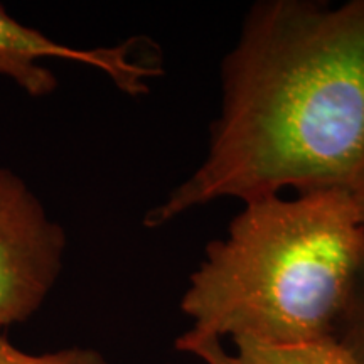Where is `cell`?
I'll list each match as a JSON object with an SVG mask.
<instances>
[{"label": "cell", "instance_id": "1", "mask_svg": "<svg viewBox=\"0 0 364 364\" xmlns=\"http://www.w3.org/2000/svg\"><path fill=\"white\" fill-rule=\"evenodd\" d=\"M364 176V0H262L221 65L203 162L144 225L220 201L351 193Z\"/></svg>", "mask_w": 364, "mask_h": 364}, {"label": "cell", "instance_id": "5", "mask_svg": "<svg viewBox=\"0 0 364 364\" xmlns=\"http://www.w3.org/2000/svg\"><path fill=\"white\" fill-rule=\"evenodd\" d=\"M235 364H363L336 338L302 343H270L253 338H236Z\"/></svg>", "mask_w": 364, "mask_h": 364}, {"label": "cell", "instance_id": "3", "mask_svg": "<svg viewBox=\"0 0 364 364\" xmlns=\"http://www.w3.org/2000/svg\"><path fill=\"white\" fill-rule=\"evenodd\" d=\"M66 231L22 177L0 166V331L27 322L56 287Z\"/></svg>", "mask_w": 364, "mask_h": 364}, {"label": "cell", "instance_id": "7", "mask_svg": "<svg viewBox=\"0 0 364 364\" xmlns=\"http://www.w3.org/2000/svg\"><path fill=\"white\" fill-rule=\"evenodd\" d=\"M0 364H110L102 353L91 348L59 349V351L31 354L16 348L6 336L0 332Z\"/></svg>", "mask_w": 364, "mask_h": 364}, {"label": "cell", "instance_id": "8", "mask_svg": "<svg viewBox=\"0 0 364 364\" xmlns=\"http://www.w3.org/2000/svg\"><path fill=\"white\" fill-rule=\"evenodd\" d=\"M176 348L182 353L193 354L204 364H235L233 356L223 348L221 339L216 338H193L182 334L177 339Z\"/></svg>", "mask_w": 364, "mask_h": 364}, {"label": "cell", "instance_id": "9", "mask_svg": "<svg viewBox=\"0 0 364 364\" xmlns=\"http://www.w3.org/2000/svg\"><path fill=\"white\" fill-rule=\"evenodd\" d=\"M349 194H351V199H353L354 206H356L358 215H359V218H361V221L364 225V176L361 177V181L358 182L356 188H354Z\"/></svg>", "mask_w": 364, "mask_h": 364}, {"label": "cell", "instance_id": "2", "mask_svg": "<svg viewBox=\"0 0 364 364\" xmlns=\"http://www.w3.org/2000/svg\"><path fill=\"white\" fill-rule=\"evenodd\" d=\"M364 245L346 191L243 203L225 238L208 245L181 311L193 338L270 343L336 338Z\"/></svg>", "mask_w": 364, "mask_h": 364}, {"label": "cell", "instance_id": "6", "mask_svg": "<svg viewBox=\"0 0 364 364\" xmlns=\"http://www.w3.org/2000/svg\"><path fill=\"white\" fill-rule=\"evenodd\" d=\"M336 339L364 364V245Z\"/></svg>", "mask_w": 364, "mask_h": 364}, {"label": "cell", "instance_id": "4", "mask_svg": "<svg viewBox=\"0 0 364 364\" xmlns=\"http://www.w3.org/2000/svg\"><path fill=\"white\" fill-rule=\"evenodd\" d=\"M139 43V39H130L113 48H71L14 19L0 4V76L16 83L31 98L49 97L58 90L56 75L43 65L49 58L95 68L107 75L122 93L142 97L149 93L150 81L162 71L145 56Z\"/></svg>", "mask_w": 364, "mask_h": 364}]
</instances>
